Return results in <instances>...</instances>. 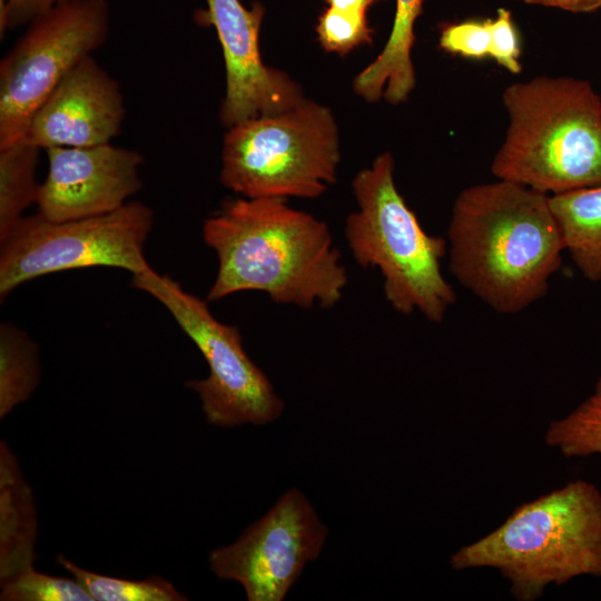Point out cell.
Instances as JSON below:
<instances>
[{
  "label": "cell",
  "mask_w": 601,
  "mask_h": 601,
  "mask_svg": "<svg viewBox=\"0 0 601 601\" xmlns=\"http://www.w3.org/2000/svg\"><path fill=\"white\" fill-rule=\"evenodd\" d=\"M203 238L218 264L207 302L260 292L276 304L327 309L343 298L348 273L328 225L287 199H227L204 221Z\"/></svg>",
  "instance_id": "1"
},
{
  "label": "cell",
  "mask_w": 601,
  "mask_h": 601,
  "mask_svg": "<svg viewBox=\"0 0 601 601\" xmlns=\"http://www.w3.org/2000/svg\"><path fill=\"white\" fill-rule=\"evenodd\" d=\"M446 239L450 273L502 315L542 299L565 252L550 196L502 179L460 191Z\"/></svg>",
  "instance_id": "2"
},
{
  "label": "cell",
  "mask_w": 601,
  "mask_h": 601,
  "mask_svg": "<svg viewBox=\"0 0 601 601\" xmlns=\"http://www.w3.org/2000/svg\"><path fill=\"white\" fill-rule=\"evenodd\" d=\"M509 116L491 173L558 195L601 185V106L592 85L570 76H538L502 93Z\"/></svg>",
  "instance_id": "3"
},
{
  "label": "cell",
  "mask_w": 601,
  "mask_h": 601,
  "mask_svg": "<svg viewBox=\"0 0 601 601\" xmlns=\"http://www.w3.org/2000/svg\"><path fill=\"white\" fill-rule=\"evenodd\" d=\"M455 571L492 568L518 601H535L549 584L601 579V492L584 480L514 509L494 531L450 556Z\"/></svg>",
  "instance_id": "4"
},
{
  "label": "cell",
  "mask_w": 601,
  "mask_h": 601,
  "mask_svg": "<svg viewBox=\"0 0 601 601\" xmlns=\"http://www.w3.org/2000/svg\"><path fill=\"white\" fill-rule=\"evenodd\" d=\"M394 169V158L385 151L355 175L357 209L346 217L345 240L359 267L380 270L384 297L395 312H418L441 324L456 302L442 272L447 239L424 230L395 185Z\"/></svg>",
  "instance_id": "5"
},
{
  "label": "cell",
  "mask_w": 601,
  "mask_h": 601,
  "mask_svg": "<svg viewBox=\"0 0 601 601\" xmlns=\"http://www.w3.org/2000/svg\"><path fill=\"white\" fill-rule=\"evenodd\" d=\"M339 131L329 108L303 99L292 108L227 128L221 184L246 198H317L336 183Z\"/></svg>",
  "instance_id": "6"
},
{
  "label": "cell",
  "mask_w": 601,
  "mask_h": 601,
  "mask_svg": "<svg viewBox=\"0 0 601 601\" xmlns=\"http://www.w3.org/2000/svg\"><path fill=\"white\" fill-rule=\"evenodd\" d=\"M131 286L158 300L194 342L209 367L204 380H190L209 424L234 427L277 420L284 401L267 375L250 359L237 326L218 321L207 300L187 292L177 280L151 266L134 274Z\"/></svg>",
  "instance_id": "7"
},
{
  "label": "cell",
  "mask_w": 601,
  "mask_h": 601,
  "mask_svg": "<svg viewBox=\"0 0 601 601\" xmlns=\"http://www.w3.org/2000/svg\"><path fill=\"white\" fill-rule=\"evenodd\" d=\"M152 225V209L137 200L79 219L23 217L0 242V299L30 279L62 270L106 266L140 273L150 266L144 249Z\"/></svg>",
  "instance_id": "8"
},
{
  "label": "cell",
  "mask_w": 601,
  "mask_h": 601,
  "mask_svg": "<svg viewBox=\"0 0 601 601\" xmlns=\"http://www.w3.org/2000/svg\"><path fill=\"white\" fill-rule=\"evenodd\" d=\"M107 0H67L35 18L0 62V148L22 139L46 98L109 35Z\"/></svg>",
  "instance_id": "9"
},
{
  "label": "cell",
  "mask_w": 601,
  "mask_h": 601,
  "mask_svg": "<svg viewBox=\"0 0 601 601\" xmlns=\"http://www.w3.org/2000/svg\"><path fill=\"white\" fill-rule=\"evenodd\" d=\"M326 536L311 503L292 489L236 542L213 550L209 565L219 579L239 582L249 601H280Z\"/></svg>",
  "instance_id": "10"
},
{
  "label": "cell",
  "mask_w": 601,
  "mask_h": 601,
  "mask_svg": "<svg viewBox=\"0 0 601 601\" xmlns=\"http://www.w3.org/2000/svg\"><path fill=\"white\" fill-rule=\"evenodd\" d=\"M205 16L215 28L226 77L219 120L230 127L246 119L285 111L304 99L300 86L287 73L264 63L259 31L265 16L263 4L248 9L240 0H205Z\"/></svg>",
  "instance_id": "11"
},
{
  "label": "cell",
  "mask_w": 601,
  "mask_h": 601,
  "mask_svg": "<svg viewBox=\"0 0 601 601\" xmlns=\"http://www.w3.org/2000/svg\"><path fill=\"white\" fill-rule=\"evenodd\" d=\"M48 171L40 183L37 214L63 221L115 211L142 187V155L110 144L45 150Z\"/></svg>",
  "instance_id": "12"
},
{
  "label": "cell",
  "mask_w": 601,
  "mask_h": 601,
  "mask_svg": "<svg viewBox=\"0 0 601 601\" xmlns=\"http://www.w3.org/2000/svg\"><path fill=\"white\" fill-rule=\"evenodd\" d=\"M125 116L119 82L89 56L40 105L23 138L43 150L110 144Z\"/></svg>",
  "instance_id": "13"
},
{
  "label": "cell",
  "mask_w": 601,
  "mask_h": 601,
  "mask_svg": "<svg viewBox=\"0 0 601 601\" xmlns=\"http://www.w3.org/2000/svg\"><path fill=\"white\" fill-rule=\"evenodd\" d=\"M424 0H396L390 37L375 60L353 80L354 91L367 102L382 97L388 104L404 102L415 87L412 49L414 24L422 13Z\"/></svg>",
  "instance_id": "14"
},
{
  "label": "cell",
  "mask_w": 601,
  "mask_h": 601,
  "mask_svg": "<svg viewBox=\"0 0 601 601\" xmlns=\"http://www.w3.org/2000/svg\"><path fill=\"white\" fill-rule=\"evenodd\" d=\"M37 518L32 490L0 442V580L33 566Z\"/></svg>",
  "instance_id": "15"
},
{
  "label": "cell",
  "mask_w": 601,
  "mask_h": 601,
  "mask_svg": "<svg viewBox=\"0 0 601 601\" xmlns=\"http://www.w3.org/2000/svg\"><path fill=\"white\" fill-rule=\"evenodd\" d=\"M564 250L590 282H601V185L550 196Z\"/></svg>",
  "instance_id": "16"
},
{
  "label": "cell",
  "mask_w": 601,
  "mask_h": 601,
  "mask_svg": "<svg viewBox=\"0 0 601 601\" xmlns=\"http://www.w3.org/2000/svg\"><path fill=\"white\" fill-rule=\"evenodd\" d=\"M40 150L24 138L0 148V242L20 224L26 209L37 203Z\"/></svg>",
  "instance_id": "17"
},
{
  "label": "cell",
  "mask_w": 601,
  "mask_h": 601,
  "mask_svg": "<svg viewBox=\"0 0 601 601\" xmlns=\"http://www.w3.org/2000/svg\"><path fill=\"white\" fill-rule=\"evenodd\" d=\"M41 376L37 344L12 323L0 325V417L27 401Z\"/></svg>",
  "instance_id": "18"
},
{
  "label": "cell",
  "mask_w": 601,
  "mask_h": 601,
  "mask_svg": "<svg viewBox=\"0 0 601 601\" xmlns=\"http://www.w3.org/2000/svg\"><path fill=\"white\" fill-rule=\"evenodd\" d=\"M544 442L564 457L601 455V376L585 400L549 424Z\"/></svg>",
  "instance_id": "19"
},
{
  "label": "cell",
  "mask_w": 601,
  "mask_h": 601,
  "mask_svg": "<svg viewBox=\"0 0 601 601\" xmlns=\"http://www.w3.org/2000/svg\"><path fill=\"white\" fill-rule=\"evenodd\" d=\"M63 566L92 597L93 601H183L181 594L169 581L154 575L145 580H125L82 569L63 555L57 556Z\"/></svg>",
  "instance_id": "20"
},
{
  "label": "cell",
  "mask_w": 601,
  "mask_h": 601,
  "mask_svg": "<svg viewBox=\"0 0 601 601\" xmlns=\"http://www.w3.org/2000/svg\"><path fill=\"white\" fill-rule=\"evenodd\" d=\"M0 581L2 601H93L75 578L40 573L33 566Z\"/></svg>",
  "instance_id": "21"
},
{
  "label": "cell",
  "mask_w": 601,
  "mask_h": 601,
  "mask_svg": "<svg viewBox=\"0 0 601 601\" xmlns=\"http://www.w3.org/2000/svg\"><path fill=\"white\" fill-rule=\"evenodd\" d=\"M316 33L325 51L344 57L362 45H372L374 30L366 13L327 7L318 17Z\"/></svg>",
  "instance_id": "22"
},
{
  "label": "cell",
  "mask_w": 601,
  "mask_h": 601,
  "mask_svg": "<svg viewBox=\"0 0 601 601\" xmlns=\"http://www.w3.org/2000/svg\"><path fill=\"white\" fill-rule=\"evenodd\" d=\"M491 35L486 20H467L445 26L440 35V47L464 58L489 57Z\"/></svg>",
  "instance_id": "23"
},
{
  "label": "cell",
  "mask_w": 601,
  "mask_h": 601,
  "mask_svg": "<svg viewBox=\"0 0 601 601\" xmlns=\"http://www.w3.org/2000/svg\"><path fill=\"white\" fill-rule=\"evenodd\" d=\"M486 21L491 35L489 57L508 71L520 73L521 48L511 12L500 8L496 17Z\"/></svg>",
  "instance_id": "24"
},
{
  "label": "cell",
  "mask_w": 601,
  "mask_h": 601,
  "mask_svg": "<svg viewBox=\"0 0 601 601\" xmlns=\"http://www.w3.org/2000/svg\"><path fill=\"white\" fill-rule=\"evenodd\" d=\"M67 0H0L1 38L9 29L29 24L35 18Z\"/></svg>",
  "instance_id": "25"
},
{
  "label": "cell",
  "mask_w": 601,
  "mask_h": 601,
  "mask_svg": "<svg viewBox=\"0 0 601 601\" xmlns=\"http://www.w3.org/2000/svg\"><path fill=\"white\" fill-rule=\"evenodd\" d=\"M530 4L556 8L572 13H591L601 9V0H520Z\"/></svg>",
  "instance_id": "26"
},
{
  "label": "cell",
  "mask_w": 601,
  "mask_h": 601,
  "mask_svg": "<svg viewBox=\"0 0 601 601\" xmlns=\"http://www.w3.org/2000/svg\"><path fill=\"white\" fill-rule=\"evenodd\" d=\"M328 7L345 11L366 13L380 0H324Z\"/></svg>",
  "instance_id": "27"
},
{
  "label": "cell",
  "mask_w": 601,
  "mask_h": 601,
  "mask_svg": "<svg viewBox=\"0 0 601 601\" xmlns=\"http://www.w3.org/2000/svg\"><path fill=\"white\" fill-rule=\"evenodd\" d=\"M600 106H601V93H600Z\"/></svg>",
  "instance_id": "28"
}]
</instances>
